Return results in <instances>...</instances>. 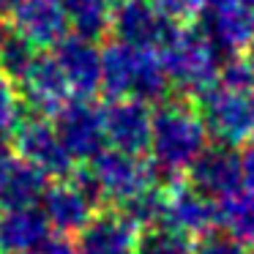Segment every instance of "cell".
Wrapping results in <instances>:
<instances>
[{"mask_svg": "<svg viewBox=\"0 0 254 254\" xmlns=\"http://www.w3.org/2000/svg\"><path fill=\"white\" fill-rule=\"evenodd\" d=\"M208 148V128L202 123L197 107L186 101H164L153 112V131H150V161L156 172L181 175L199 159Z\"/></svg>", "mask_w": 254, "mask_h": 254, "instance_id": "6da1fadb", "label": "cell"}, {"mask_svg": "<svg viewBox=\"0 0 254 254\" xmlns=\"http://www.w3.org/2000/svg\"><path fill=\"white\" fill-rule=\"evenodd\" d=\"M101 88L110 99L161 101L172 88L159 50H142L112 41L101 50Z\"/></svg>", "mask_w": 254, "mask_h": 254, "instance_id": "7a4b0ae2", "label": "cell"}, {"mask_svg": "<svg viewBox=\"0 0 254 254\" xmlns=\"http://www.w3.org/2000/svg\"><path fill=\"white\" fill-rule=\"evenodd\" d=\"M159 55L164 61L170 85L181 93L202 96L210 85L219 82V50L210 44L202 30L178 28V33L159 50Z\"/></svg>", "mask_w": 254, "mask_h": 254, "instance_id": "3957f363", "label": "cell"}, {"mask_svg": "<svg viewBox=\"0 0 254 254\" xmlns=\"http://www.w3.org/2000/svg\"><path fill=\"white\" fill-rule=\"evenodd\" d=\"M208 134L224 145H254V85L216 82L197 99Z\"/></svg>", "mask_w": 254, "mask_h": 254, "instance_id": "277c9868", "label": "cell"}, {"mask_svg": "<svg viewBox=\"0 0 254 254\" xmlns=\"http://www.w3.org/2000/svg\"><path fill=\"white\" fill-rule=\"evenodd\" d=\"M85 175L96 189L99 199H107L118 208L137 194L148 191L150 186H156L153 161H145L134 153L115 148H104L99 156H93Z\"/></svg>", "mask_w": 254, "mask_h": 254, "instance_id": "5b68a950", "label": "cell"}, {"mask_svg": "<svg viewBox=\"0 0 254 254\" xmlns=\"http://www.w3.org/2000/svg\"><path fill=\"white\" fill-rule=\"evenodd\" d=\"M55 128L74 161H90L107 145L104 107H99L93 99H68L55 112Z\"/></svg>", "mask_w": 254, "mask_h": 254, "instance_id": "8992f818", "label": "cell"}, {"mask_svg": "<svg viewBox=\"0 0 254 254\" xmlns=\"http://www.w3.org/2000/svg\"><path fill=\"white\" fill-rule=\"evenodd\" d=\"M110 30L115 41L142 50H161L178 33V22L161 14L153 0H115Z\"/></svg>", "mask_w": 254, "mask_h": 254, "instance_id": "52a82bcc", "label": "cell"}, {"mask_svg": "<svg viewBox=\"0 0 254 254\" xmlns=\"http://www.w3.org/2000/svg\"><path fill=\"white\" fill-rule=\"evenodd\" d=\"M96 202L99 194L90 186L88 175L74 172V181H58L47 189L41 210L58 235H74L90 224V219L96 216Z\"/></svg>", "mask_w": 254, "mask_h": 254, "instance_id": "ba28073f", "label": "cell"}, {"mask_svg": "<svg viewBox=\"0 0 254 254\" xmlns=\"http://www.w3.org/2000/svg\"><path fill=\"white\" fill-rule=\"evenodd\" d=\"M189 186L213 202H224L243 189V156L224 142L208 145L189 167Z\"/></svg>", "mask_w": 254, "mask_h": 254, "instance_id": "9c48e42d", "label": "cell"}, {"mask_svg": "<svg viewBox=\"0 0 254 254\" xmlns=\"http://www.w3.org/2000/svg\"><path fill=\"white\" fill-rule=\"evenodd\" d=\"M14 148H17V153L25 161H30V164L39 167L47 175H52V178L74 175L71 153L63 145L55 123H50L47 118L33 115L19 123L17 131H14Z\"/></svg>", "mask_w": 254, "mask_h": 254, "instance_id": "30bf717a", "label": "cell"}, {"mask_svg": "<svg viewBox=\"0 0 254 254\" xmlns=\"http://www.w3.org/2000/svg\"><path fill=\"white\" fill-rule=\"evenodd\" d=\"M107 145L126 153H145L150 148L153 131V112L139 99H112L104 107Z\"/></svg>", "mask_w": 254, "mask_h": 254, "instance_id": "8fae6325", "label": "cell"}, {"mask_svg": "<svg viewBox=\"0 0 254 254\" xmlns=\"http://www.w3.org/2000/svg\"><path fill=\"white\" fill-rule=\"evenodd\" d=\"M202 33L219 52L249 50L254 41V14L238 0H205Z\"/></svg>", "mask_w": 254, "mask_h": 254, "instance_id": "7c38bea8", "label": "cell"}, {"mask_svg": "<svg viewBox=\"0 0 254 254\" xmlns=\"http://www.w3.org/2000/svg\"><path fill=\"white\" fill-rule=\"evenodd\" d=\"M11 22L36 47H58L71 30L63 0H17Z\"/></svg>", "mask_w": 254, "mask_h": 254, "instance_id": "4fadbf2b", "label": "cell"}, {"mask_svg": "<svg viewBox=\"0 0 254 254\" xmlns=\"http://www.w3.org/2000/svg\"><path fill=\"white\" fill-rule=\"evenodd\" d=\"M52 55L58 58L74 96L93 99V93L101 88V50L96 41L82 36H66L58 47H52Z\"/></svg>", "mask_w": 254, "mask_h": 254, "instance_id": "5bb4252c", "label": "cell"}, {"mask_svg": "<svg viewBox=\"0 0 254 254\" xmlns=\"http://www.w3.org/2000/svg\"><path fill=\"white\" fill-rule=\"evenodd\" d=\"M25 101L30 110L41 112V115H55L68 99H71V85H68L66 74H63L61 63L55 55H39L25 79L19 82Z\"/></svg>", "mask_w": 254, "mask_h": 254, "instance_id": "9a60e30c", "label": "cell"}, {"mask_svg": "<svg viewBox=\"0 0 254 254\" xmlns=\"http://www.w3.org/2000/svg\"><path fill=\"white\" fill-rule=\"evenodd\" d=\"M52 232L41 208L6 210L0 221V254H41L55 238Z\"/></svg>", "mask_w": 254, "mask_h": 254, "instance_id": "2e32d148", "label": "cell"}, {"mask_svg": "<svg viewBox=\"0 0 254 254\" xmlns=\"http://www.w3.org/2000/svg\"><path fill=\"white\" fill-rule=\"evenodd\" d=\"M137 227L121 213H96L90 224L79 232V254H134Z\"/></svg>", "mask_w": 254, "mask_h": 254, "instance_id": "e0dca14e", "label": "cell"}, {"mask_svg": "<svg viewBox=\"0 0 254 254\" xmlns=\"http://www.w3.org/2000/svg\"><path fill=\"white\" fill-rule=\"evenodd\" d=\"M167 224L178 227L186 235H208L219 227V202L202 197L191 186L167 191Z\"/></svg>", "mask_w": 254, "mask_h": 254, "instance_id": "ac0fdd59", "label": "cell"}, {"mask_svg": "<svg viewBox=\"0 0 254 254\" xmlns=\"http://www.w3.org/2000/svg\"><path fill=\"white\" fill-rule=\"evenodd\" d=\"M47 172L25 161L22 156L11 161L0 172V208L17 210V208H36L47 194Z\"/></svg>", "mask_w": 254, "mask_h": 254, "instance_id": "d6986e66", "label": "cell"}, {"mask_svg": "<svg viewBox=\"0 0 254 254\" xmlns=\"http://www.w3.org/2000/svg\"><path fill=\"white\" fill-rule=\"evenodd\" d=\"M63 8L74 36L99 41L112 25L115 0H63Z\"/></svg>", "mask_w": 254, "mask_h": 254, "instance_id": "ffe728a7", "label": "cell"}, {"mask_svg": "<svg viewBox=\"0 0 254 254\" xmlns=\"http://www.w3.org/2000/svg\"><path fill=\"white\" fill-rule=\"evenodd\" d=\"M134 254H197L191 235L181 232L178 227L159 221V224L142 227L137 232Z\"/></svg>", "mask_w": 254, "mask_h": 254, "instance_id": "44dd1931", "label": "cell"}, {"mask_svg": "<svg viewBox=\"0 0 254 254\" xmlns=\"http://www.w3.org/2000/svg\"><path fill=\"white\" fill-rule=\"evenodd\" d=\"M219 224L243 243H254V191L241 189L219 202Z\"/></svg>", "mask_w": 254, "mask_h": 254, "instance_id": "7402d4cb", "label": "cell"}, {"mask_svg": "<svg viewBox=\"0 0 254 254\" xmlns=\"http://www.w3.org/2000/svg\"><path fill=\"white\" fill-rule=\"evenodd\" d=\"M118 210H121L137 230L150 227V224H159V221H164V216H167V191L150 186L148 191H142V194H137V197H131L128 202H123Z\"/></svg>", "mask_w": 254, "mask_h": 254, "instance_id": "603a6c76", "label": "cell"}, {"mask_svg": "<svg viewBox=\"0 0 254 254\" xmlns=\"http://www.w3.org/2000/svg\"><path fill=\"white\" fill-rule=\"evenodd\" d=\"M22 123V99L17 93V85L0 74V134L17 131Z\"/></svg>", "mask_w": 254, "mask_h": 254, "instance_id": "cb8c5ba5", "label": "cell"}, {"mask_svg": "<svg viewBox=\"0 0 254 254\" xmlns=\"http://www.w3.org/2000/svg\"><path fill=\"white\" fill-rule=\"evenodd\" d=\"M197 254H249V252H246V243L238 241L235 235L213 230L208 235H202V241L197 246Z\"/></svg>", "mask_w": 254, "mask_h": 254, "instance_id": "d4e9b609", "label": "cell"}, {"mask_svg": "<svg viewBox=\"0 0 254 254\" xmlns=\"http://www.w3.org/2000/svg\"><path fill=\"white\" fill-rule=\"evenodd\" d=\"M161 14L172 19V22H191L194 17H199L205 8V0H153Z\"/></svg>", "mask_w": 254, "mask_h": 254, "instance_id": "484cf974", "label": "cell"}, {"mask_svg": "<svg viewBox=\"0 0 254 254\" xmlns=\"http://www.w3.org/2000/svg\"><path fill=\"white\" fill-rule=\"evenodd\" d=\"M243 189L254 191V145H246L243 150Z\"/></svg>", "mask_w": 254, "mask_h": 254, "instance_id": "4316f807", "label": "cell"}, {"mask_svg": "<svg viewBox=\"0 0 254 254\" xmlns=\"http://www.w3.org/2000/svg\"><path fill=\"white\" fill-rule=\"evenodd\" d=\"M14 159H17V148H14V142L8 139V134H0V172L6 170Z\"/></svg>", "mask_w": 254, "mask_h": 254, "instance_id": "83f0119b", "label": "cell"}, {"mask_svg": "<svg viewBox=\"0 0 254 254\" xmlns=\"http://www.w3.org/2000/svg\"><path fill=\"white\" fill-rule=\"evenodd\" d=\"M14 3H17V0H0V19L6 17V14H11Z\"/></svg>", "mask_w": 254, "mask_h": 254, "instance_id": "f1b7e54d", "label": "cell"}, {"mask_svg": "<svg viewBox=\"0 0 254 254\" xmlns=\"http://www.w3.org/2000/svg\"><path fill=\"white\" fill-rule=\"evenodd\" d=\"M243 61H246V63H249V68L254 71V41L249 44V50H246V58H243Z\"/></svg>", "mask_w": 254, "mask_h": 254, "instance_id": "f546056e", "label": "cell"}, {"mask_svg": "<svg viewBox=\"0 0 254 254\" xmlns=\"http://www.w3.org/2000/svg\"><path fill=\"white\" fill-rule=\"evenodd\" d=\"M238 3H243V6H246V8H249V11H252V14H254V0H238Z\"/></svg>", "mask_w": 254, "mask_h": 254, "instance_id": "4dcf8cb0", "label": "cell"}, {"mask_svg": "<svg viewBox=\"0 0 254 254\" xmlns=\"http://www.w3.org/2000/svg\"><path fill=\"white\" fill-rule=\"evenodd\" d=\"M0 221H3V208H0Z\"/></svg>", "mask_w": 254, "mask_h": 254, "instance_id": "1f68e13d", "label": "cell"}, {"mask_svg": "<svg viewBox=\"0 0 254 254\" xmlns=\"http://www.w3.org/2000/svg\"><path fill=\"white\" fill-rule=\"evenodd\" d=\"M74 254H79V252H74Z\"/></svg>", "mask_w": 254, "mask_h": 254, "instance_id": "d6a6232c", "label": "cell"}]
</instances>
